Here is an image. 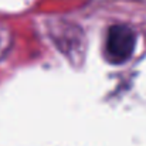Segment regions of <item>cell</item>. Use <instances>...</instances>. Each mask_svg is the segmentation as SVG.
Returning a JSON list of instances; mask_svg holds the SVG:
<instances>
[{
    "label": "cell",
    "mask_w": 146,
    "mask_h": 146,
    "mask_svg": "<svg viewBox=\"0 0 146 146\" xmlns=\"http://www.w3.org/2000/svg\"><path fill=\"white\" fill-rule=\"evenodd\" d=\"M135 34L128 26H112L106 36V52L111 62L119 64L129 60L135 50Z\"/></svg>",
    "instance_id": "cell-1"
}]
</instances>
